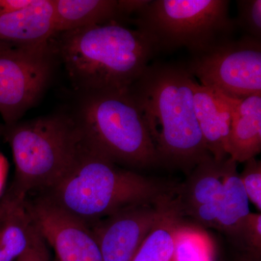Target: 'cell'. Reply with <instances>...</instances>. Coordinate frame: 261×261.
I'll list each match as a JSON object with an SVG mask.
<instances>
[{
	"label": "cell",
	"instance_id": "obj_1",
	"mask_svg": "<svg viewBox=\"0 0 261 261\" xmlns=\"http://www.w3.org/2000/svg\"><path fill=\"white\" fill-rule=\"evenodd\" d=\"M195 79L185 65H149L130 86L159 163L190 170L212 157L196 118Z\"/></svg>",
	"mask_w": 261,
	"mask_h": 261
},
{
	"label": "cell",
	"instance_id": "obj_2",
	"mask_svg": "<svg viewBox=\"0 0 261 261\" xmlns=\"http://www.w3.org/2000/svg\"><path fill=\"white\" fill-rule=\"evenodd\" d=\"M51 45L74 88L128 90L159 51L148 35L118 21L60 33Z\"/></svg>",
	"mask_w": 261,
	"mask_h": 261
},
{
	"label": "cell",
	"instance_id": "obj_3",
	"mask_svg": "<svg viewBox=\"0 0 261 261\" xmlns=\"http://www.w3.org/2000/svg\"><path fill=\"white\" fill-rule=\"evenodd\" d=\"M173 190L166 184L120 167L84 136L69 172L42 195L91 226L128 207L161 202L171 197Z\"/></svg>",
	"mask_w": 261,
	"mask_h": 261
},
{
	"label": "cell",
	"instance_id": "obj_4",
	"mask_svg": "<svg viewBox=\"0 0 261 261\" xmlns=\"http://www.w3.org/2000/svg\"><path fill=\"white\" fill-rule=\"evenodd\" d=\"M13 152L15 179L8 196L27 200L32 192L45 193L73 167L84 135L75 118L64 114L39 117L7 126Z\"/></svg>",
	"mask_w": 261,
	"mask_h": 261
},
{
	"label": "cell",
	"instance_id": "obj_5",
	"mask_svg": "<svg viewBox=\"0 0 261 261\" xmlns=\"http://www.w3.org/2000/svg\"><path fill=\"white\" fill-rule=\"evenodd\" d=\"M75 118L86 139L115 163L147 168L159 157L138 106L128 90L84 94Z\"/></svg>",
	"mask_w": 261,
	"mask_h": 261
},
{
	"label": "cell",
	"instance_id": "obj_6",
	"mask_svg": "<svg viewBox=\"0 0 261 261\" xmlns=\"http://www.w3.org/2000/svg\"><path fill=\"white\" fill-rule=\"evenodd\" d=\"M229 5L228 0H150L134 21L159 53L185 47L195 56L232 37L237 27Z\"/></svg>",
	"mask_w": 261,
	"mask_h": 261
},
{
	"label": "cell",
	"instance_id": "obj_7",
	"mask_svg": "<svg viewBox=\"0 0 261 261\" xmlns=\"http://www.w3.org/2000/svg\"><path fill=\"white\" fill-rule=\"evenodd\" d=\"M56 56L51 42L18 45L0 42V116L6 126L18 123L47 89Z\"/></svg>",
	"mask_w": 261,
	"mask_h": 261
},
{
	"label": "cell",
	"instance_id": "obj_8",
	"mask_svg": "<svg viewBox=\"0 0 261 261\" xmlns=\"http://www.w3.org/2000/svg\"><path fill=\"white\" fill-rule=\"evenodd\" d=\"M201 85L232 97L261 94V41L228 38L185 65Z\"/></svg>",
	"mask_w": 261,
	"mask_h": 261
},
{
	"label": "cell",
	"instance_id": "obj_9",
	"mask_svg": "<svg viewBox=\"0 0 261 261\" xmlns=\"http://www.w3.org/2000/svg\"><path fill=\"white\" fill-rule=\"evenodd\" d=\"M29 214L38 232L54 250L57 261H102L90 226L42 195L30 202Z\"/></svg>",
	"mask_w": 261,
	"mask_h": 261
},
{
	"label": "cell",
	"instance_id": "obj_10",
	"mask_svg": "<svg viewBox=\"0 0 261 261\" xmlns=\"http://www.w3.org/2000/svg\"><path fill=\"white\" fill-rule=\"evenodd\" d=\"M171 197L157 203L134 206L90 226L102 261H132L146 237L175 204Z\"/></svg>",
	"mask_w": 261,
	"mask_h": 261
},
{
	"label": "cell",
	"instance_id": "obj_11",
	"mask_svg": "<svg viewBox=\"0 0 261 261\" xmlns=\"http://www.w3.org/2000/svg\"><path fill=\"white\" fill-rule=\"evenodd\" d=\"M216 93L231 113L226 153L236 163L254 159L261 150V94L240 98Z\"/></svg>",
	"mask_w": 261,
	"mask_h": 261
},
{
	"label": "cell",
	"instance_id": "obj_12",
	"mask_svg": "<svg viewBox=\"0 0 261 261\" xmlns=\"http://www.w3.org/2000/svg\"><path fill=\"white\" fill-rule=\"evenodd\" d=\"M56 34L53 0H34L25 9L0 15V42L38 45Z\"/></svg>",
	"mask_w": 261,
	"mask_h": 261
},
{
	"label": "cell",
	"instance_id": "obj_13",
	"mask_svg": "<svg viewBox=\"0 0 261 261\" xmlns=\"http://www.w3.org/2000/svg\"><path fill=\"white\" fill-rule=\"evenodd\" d=\"M193 98L196 118L206 147L215 161L223 162L228 155L226 147L231 121L227 105L219 94L197 80L193 84Z\"/></svg>",
	"mask_w": 261,
	"mask_h": 261
},
{
	"label": "cell",
	"instance_id": "obj_14",
	"mask_svg": "<svg viewBox=\"0 0 261 261\" xmlns=\"http://www.w3.org/2000/svg\"><path fill=\"white\" fill-rule=\"evenodd\" d=\"M56 34L127 19L118 0H53Z\"/></svg>",
	"mask_w": 261,
	"mask_h": 261
},
{
	"label": "cell",
	"instance_id": "obj_15",
	"mask_svg": "<svg viewBox=\"0 0 261 261\" xmlns=\"http://www.w3.org/2000/svg\"><path fill=\"white\" fill-rule=\"evenodd\" d=\"M27 200L7 195L0 201V261L16 260L30 243L34 225Z\"/></svg>",
	"mask_w": 261,
	"mask_h": 261
},
{
	"label": "cell",
	"instance_id": "obj_16",
	"mask_svg": "<svg viewBox=\"0 0 261 261\" xmlns=\"http://www.w3.org/2000/svg\"><path fill=\"white\" fill-rule=\"evenodd\" d=\"M227 160L217 162L213 157L202 161L194 168L188 181L178 192L177 200L182 214L198 206L219 200L224 188Z\"/></svg>",
	"mask_w": 261,
	"mask_h": 261
},
{
	"label": "cell",
	"instance_id": "obj_17",
	"mask_svg": "<svg viewBox=\"0 0 261 261\" xmlns=\"http://www.w3.org/2000/svg\"><path fill=\"white\" fill-rule=\"evenodd\" d=\"M236 162L227 159V170L224 188L216 201V219L214 228L238 237L240 228L250 214L249 200L243 183L237 172Z\"/></svg>",
	"mask_w": 261,
	"mask_h": 261
},
{
	"label": "cell",
	"instance_id": "obj_18",
	"mask_svg": "<svg viewBox=\"0 0 261 261\" xmlns=\"http://www.w3.org/2000/svg\"><path fill=\"white\" fill-rule=\"evenodd\" d=\"M167 215L148 233L132 261H173L175 233L181 224L177 199Z\"/></svg>",
	"mask_w": 261,
	"mask_h": 261
},
{
	"label": "cell",
	"instance_id": "obj_19",
	"mask_svg": "<svg viewBox=\"0 0 261 261\" xmlns=\"http://www.w3.org/2000/svg\"><path fill=\"white\" fill-rule=\"evenodd\" d=\"M213 245L200 228L181 224L175 233L173 261H212Z\"/></svg>",
	"mask_w": 261,
	"mask_h": 261
},
{
	"label": "cell",
	"instance_id": "obj_20",
	"mask_svg": "<svg viewBox=\"0 0 261 261\" xmlns=\"http://www.w3.org/2000/svg\"><path fill=\"white\" fill-rule=\"evenodd\" d=\"M238 16L234 20L237 28H241L257 40L261 41L260 0H238Z\"/></svg>",
	"mask_w": 261,
	"mask_h": 261
},
{
	"label": "cell",
	"instance_id": "obj_21",
	"mask_svg": "<svg viewBox=\"0 0 261 261\" xmlns=\"http://www.w3.org/2000/svg\"><path fill=\"white\" fill-rule=\"evenodd\" d=\"M240 177L248 200L261 210V164L254 158L246 162Z\"/></svg>",
	"mask_w": 261,
	"mask_h": 261
},
{
	"label": "cell",
	"instance_id": "obj_22",
	"mask_svg": "<svg viewBox=\"0 0 261 261\" xmlns=\"http://www.w3.org/2000/svg\"><path fill=\"white\" fill-rule=\"evenodd\" d=\"M239 238H242L253 248L260 250L261 246V215L249 214L245 218L239 231Z\"/></svg>",
	"mask_w": 261,
	"mask_h": 261
},
{
	"label": "cell",
	"instance_id": "obj_23",
	"mask_svg": "<svg viewBox=\"0 0 261 261\" xmlns=\"http://www.w3.org/2000/svg\"><path fill=\"white\" fill-rule=\"evenodd\" d=\"M15 261H49L47 245L35 226L28 247Z\"/></svg>",
	"mask_w": 261,
	"mask_h": 261
},
{
	"label": "cell",
	"instance_id": "obj_24",
	"mask_svg": "<svg viewBox=\"0 0 261 261\" xmlns=\"http://www.w3.org/2000/svg\"><path fill=\"white\" fill-rule=\"evenodd\" d=\"M34 0H0V15L28 8Z\"/></svg>",
	"mask_w": 261,
	"mask_h": 261
},
{
	"label": "cell",
	"instance_id": "obj_25",
	"mask_svg": "<svg viewBox=\"0 0 261 261\" xmlns=\"http://www.w3.org/2000/svg\"><path fill=\"white\" fill-rule=\"evenodd\" d=\"M8 171H9V163L8 160L3 154L0 153V196L4 190Z\"/></svg>",
	"mask_w": 261,
	"mask_h": 261
}]
</instances>
